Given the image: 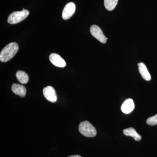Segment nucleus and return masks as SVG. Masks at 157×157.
I'll return each instance as SVG.
<instances>
[{"mask_svg": "<svg viewBox=\"0 0 157 157\" xmlns=\"http://www.w3.org/2000/svg\"><path fill=\"white\" fill-rule=\"evenodd\" d=\"M19 49L18 44L11 42L3 48L0 53V60L2 62H8L16 55Z\"/></svg>", "mask_w": 157, "mask_h": 157, "instance_id": "obj_1", "label": "nucleus"}, {"mask_svg": "<svg viewBox=\"0 0 157 157\" xmlns=\"http://www.w3.org/2000/svg\"><path fill=\"white\" fill-rule=\"evenodd\" d=\"M118 0H104L105 8L108 11H112L117 5Z\"/></svg>", "mask_w": 157, "mask_h": 157, "instance_id": "obj_13", "label": "nucleus"}, {"mask_svg": "<svg viewBox=\"0 0 157 157\" xmlns=\"http://www.w3.org/2000/svg\"><path fill=\"white\" fill-rule=\"evenodd\" d=\"M68 157H82L81 156L79 155H74L70 156Z\"/></svg>", "mask_w": 157, "mask_h": 157, "instance_id": "obj_15", "label": "nucleus"}, {"mask_svg": "<svg viewBox=\"0 0 157 157\" xmlns=\"http://www.w3.org/2000/svg\"><path fill=\"white\" fill-rule=\"evenodd\" d=\"M49 60L51 63L56 67L63 68L66 66V63L64 59L57 54H51L49 56Z\"/></svg>", "mask_w": 157, "mask_h": 157, "instance_id": "obj_7", "label": "nucleus"}, {"mask_svg": "<svg viewBox=\"0 0 157 157\" xmlns=\"http://www.w3.org/2000/svg\"><path fill=\"white\" fill-rule=\"evenodd\" d=\"M90 32L93 36L99 40L102 43H105L107 42V38L104 36L101 29L98 25H92L90 29Z\"/></svg>", "mask_w": 157, "mask_h": 157, "instance_id": "obj_4", "label": "nucleus"}, {"mask_svg": "<svg viewBox=\"0 0 157 157\" xmlns=\"http://www.w3.org/2000/svg\"><path fill=\"white\" fill-rule=\"evenodd\" d=\"M135 107V104L133 100L128 99L124 101L121 107V109L124 113L128 114L134 110Z\"/></svg>", "mask_w": 157, "mask_h": 157, "instance_id": "obj_8", "label": "nucleus"}, {"mask_svg": "<svg viewBox=\"0 0 157 157\" xmlns=\"http://www.w3.org/2000/svg\"><path fill=\"white\" fill-rule=\"evenodd\" d=\"M12 91L16 94L21 97H24L26 94V89L24 86L14 83L11 86Z\"/></svg>", "mask_w": 157, "mask_h": 157, "instance_id": "obj_9", "label": "nucleus"}, {"mask_svg": "<svg viewBox=\"0 0 157 157\" xmlns=\"http://www.w3.org/2000/svg\"><path fill=\"white\" fill-rule=\"evenodd\" d=\"M123 133L124 135L127 136H131L134 138L136 141H140L141 140V137L136 132L135 129L132 128H128L124 130Z\"/></svg>", "mask_w": 157, "mask_h": 157, "instance_id": "obj_11", "label": "nucleus"}, {"mask_svg": "<svg viewBox=\"0 0 157 157\" xmlns=\"http://www.w3.org/2000/svg\"><path fill=\"white\" fill-rule=\"evenodd\" d=\"M138 65L139 72L144 79L147 81L150 80L151 79V76L150 73H149L146 65L143 63H139L138 64Z\"/></svg>", "mask_w": 157, "mask_h": 157, "instance_id": "obj_10", "label": "nucleus"}, {"mask_svg": "<svg viewBox=\"0 0 157 157\" xmlns=\"http://www.w3.org/2000/svg\"><path fill=\"white\" fill-rule=\"evenodd\" d=\"M29 14L28 10H22L21 11L12 12L8 17V22L11 24H15L25 19Z\"/></svg>", "mask_w": 157, "mask_h": 157, "instance_id": "obj_3", "label": "nucleus"}, {"mask_svg": "<svg viewBox=\"0 0 157 157\" xmlns=\"http://www.w3.org/2000/svg\"><path fill=\"white\" fill-rule=\"evenodd\" d=\"M43 95L48 101L52 103L56 102L57 97L55 90L51 86H47L43 90Z\"/></svg>", "mask_w": 157, "mask_h": 157, "instance_id": "obj_6", "label": "nucleus"}, {"mask_svg": "<svg viewBox=\"0 0 157 157\" xmlns=\"http://www.w3.org/2000/svg\"><path fill=\"white\" fill-rule=\"evenodd\" d=\"M76 11V5L73 2H69L65 6L63 13L62 17L63 19L67 20L73 16Z\"/></svg>", "mask_w": 157, "mask_h": 157, "instance_id": "obj_5", "label": "nucleus"}, {"mask_svg": "<svg viewBox=\"0 0 157 157\" xmlns=\"http://www.w3.org/2000/svg\"><path fill=\"white\" fill-rule=\"evenodd\" d=\"M16 76L17 80L21 83L22 84H26L28 82L29 76L24 71H21V70L17 71L16 73Z\"/></svg>", "mask_w": 157, "mask_h": 157, "instance_id": "obj_12", "label": "nucleus"}, {"mask_svg": "<svg viewBox=\"0 0 157 157\" xmlns=\"http://www.w3.org/2000/svg\"><path fill=\"white\" fill-rule=\"evenodd\" d=\"M147 123L151 126H154L157 125V114L148 118L147 120Z\"/></svg>", "mask_w": 157, "mask_h": 157, "instance_id": "obj_14", "label": "nucleus"}, {"mask_svg": "<svg viewBox=\"0 0 157 157\" xmlns=\"http://www.w3.org/2000/svg\"><path fill=\"white\" fill-rule=\"evenodd\" d=\"M78 130L82 135L86 137H94L97 134L95 128L88 121H84L80 123L78 127Z\"/></svg>", "mask_w": 157, "mask_h": 157, "instance_id": "obj_2", "label": "nucleus"}]
</instances>
